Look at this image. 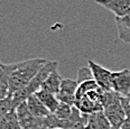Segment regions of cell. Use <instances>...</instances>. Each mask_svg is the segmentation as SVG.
Returning a JSON list of instances; mask_svg holds the SVG:
<instances>
[{
    "label": "cell",
    "instance_id": "6da1fadb",
    "mask_svg": "<svg viewBox=\"0 0 130 129\" xmlns=\"http://www.w3.org/2000/svg\"><path fill=\"white\" fill-rule=\"evenodd\" d=\"M104 90L94 80L80 83L74 107L83 115H92L103 110Z\"/></svg>",
    "mask_w": 130,
    "mask_h": 129
},
{
    "label": "cell",
    "instance_id": "7a4b0ae2",
    "mask_svg": "<svg viewBox=\"0 0 130 129\" xmlns=\"http://www.w3.org/2000/svg\"><path fill=\"white\" fill-rule=\"evenodd\" d=\"M45 58H30L17 62L9 77V95L25 89L45 65Z\"/></svg>",
    "mask_w": 130,
    "mask_h": 129
},
{
    "label": "cell",
    "instance_id": "3957f363",
    "mask_svg": "<svg viewBox=\"0 0 130 129\" xmlns=\"http://www.w3.org/2000/svg\"><path fill=\"white\" fill-rule=\"evenodd\" d=\"M57 65H58V63L56 61H47L45 63V65L39 70V72L35 75V77L31 80L30 83H29L25 89L13 93L11 95L13 108L16 109L18 106L24 103L30 95L35 94L37 91H39L40 89H42L43 83H44L45 80L48 77V75L57 69Z\"/></svg>",
    "mask_w": 130,
    "mask_h": 129
},
{
    "label": "cell",
    "instance_id": "277c9868",
    "mask_svg": "<svg viewBox=\"0 0 130 129\" xmlns=\"http://www.w3.org/2000/svg\"><path fill=\"white\" fill-rule=\"evenodd\" d=\"M103 114L109 120L115 129H120V127L126 121L127 116L124 114L122 104L120 101V95L115 91H105L103 92Z\"/></svg>",
    "mask_w": 130,
    "mask_h": 129
},
{
    "label": "cell",
    "instance_id": "5b68a950",
    "mask_svg": "<svg viewBox=\"0 0 130 129\" xmlns=\"http://www.w3.org/2000/svg\"><path fill=\"white\" fill-rule=\"evenodd\" d=\"M18 119H19L21 129H44L46 128L44 118H37L30 114L26 106V102L21 103L16 108Z\"/></svg>",
    "mask_w": 130,
    "mask_h": 129
},
{
    "label": "cell",
    "instance_id": "8992f818",
    "mask_svg": "<svg viewBox=\"0 0 130 129\" xmlns=\"http://www.w3.org/2000/svg\"><path fill=\"white\" fill-rule=\"evenodd\" d=\"M111 87L119 95L130 94V70L123 69L121 71L112 72Z\"/></svg>",
    "mask_w": 130,
    "mask_h": 129
},
{
    "label": "cell",
    "instance_id": "52a82bcc",
    "mask_svg": "<svg viewBox=\"0 0 130 129\" xmlns=\"http://www.w3.org/2000/svg\"><path fill=\"white\" fill-rule=\"evenodd\" d=\"M88 64H89V68L92 71L93 80L98 83V85L105 91H112V87H111V75H112V72L109 71L108 69L103 68L100 64L93 62L92 60H89Z\"/></svg>",
    "mask_w": 130,
    "mask_h": 129
},
{
    "label": "cell",
    "instance_id": "ba28073f",
    "mask_svg": "<svg viewBox=\"0 0 130 129\" xmlns=\"http://www.w3.org/2000/svg\"><path fill=\"white\" fill-rule=\"evenodd\" d=\"M77 88H78V83L76 80H72V79L62 80L61 88H59L58 93L56 94L59 102H63V103L74 107Z\"/></svg>",
    "mask_w": 130,
    "mask_h": 129
},
{
    "label": "cell",
    "instance_id": "9c48e42d",
    "mask_svg": "<svg viewBox=\"0 0 130 129\" xmlns=\"http://www.w3.org/2000/svg\"><path fill=\"white\" fill-rule=\"evenodd\" d=\"M98 5L111 11L116 17L130 14V0H94Z\"/></svg>",
    "mask_w": 130,
    "mask_h": 129
},
{
    "label": "cell",
    "instance_id": "30bf717a",
    "mask_svg": "<svg viewBox=\"0 0 130 129\" xmlns=\"http://www.w3.org/2000/svg\"><path fill=\"white\" fill-rule=\"evenodd\" d=\"M85 129H115L107 119L103 111L85 115Z\"/></svg>",
    "mask_w": 130,
    "mask_h": 129
},
{
    "label": "cell",
    "instance_id": "8fae6325",
    "mask_svg": "<svg viewBox=\"0 0 130 129\" xmlns=\"http://www.w3.org/2000/svg\"><path fill=\"white\" fill-rule=\"evenodd\" d=\"M16 66L12 64H1L0 68V100H4L9 96V77Z\"/></svg>",
    "mask_w": 130,
    "mask_h": 129
},
{
    "label": "cell",
    "instance_id": "7c38bea8",
    "mask_svg": "<svg viewBox=\"0 0 130 129\" xmlns=\"http://www.w3.org/2000/svg\"><path fill=\"white\" fill-rule=\"evenodd\" d=\"M25 102H26L27 108L30 111V114L34 115L35 117H37V118H42L43 119V118L48 117V116L52 114V112L42 103V101L37 98L36 94L30 95Z\"/></svg>",
    "mask_w": 130,
    "mask_h": 129
},
{
    "label": "cell",
    "instance_id": "4fadbf2b",
    "mask_svg": "<svg viewBox=\"0 0 130 129\" xmlns=\"http://www.w3.org/2000/svg\"><path fill=\"white\" fill-rule=\"evenodd\" d=\"M118 38L123 43L130 44V14L123 17H116Z\"/></svg>",
    "mask_w": 130,
    "mask_h": 129
},
{
    "label": "cell",
    "instance_id": "5bb4252c",
    "mask_svg": "<svg viewBox=\"0 0 130 129\" xmlns=\"http://www.w3.org/2000/svg\"><path fill=\"white\" fill-rule=\"evenodd\" d=\"M35 94L37 95V98L42 101V103L50 110L52 114L56 111V109L58 108L59 106V100L57 99V95L54 94V93H51L48 91H45V90H39L37 91Z\"/></svg>",
    "mask_w": 130,
    "mask_h": 129
},
{
    "label": "cell",
    "instance_id": "9a60e30c",
    "mask_svg": "<svg viewBox=\"0 0 130 129\" xmlns=\"http://www.w3.org/2000/svg\"><path fill=\"white\" fill-rule=\"evenodd\" d=\"M62 80L63 79H62V76L59 75L57 69H56L55 71H53L52 73L48 75V77L45 80V82L43 83L40 90H45L51 93H54V94H57L59 91V88H61Z\"/></svg>",
    "mask_w": 130,
    "mask_h": 129
},
{
    "label": "cell",
    "instance_id": "2e32d148",
    "mask_svg": "<svg viewBox=\"0 0 130 129\" xmlns=\"http://www.w3.org/2000/svg\"><path fill=\"white\" fill-rule=\"evenodd\" d=\"M0 129H21L16 109H12L0 121Z\"/></svg>",
    "mask_w": 130,
    "mask_h": 129
},
{
    "label": "cell",
    "instance_id": "e0dca14e",
    "mask_svg": "<svg viewBox=\"0 0 130 129\" xmlns=\"http://www.w3.org/2000/svg\"><path fill=\"white\" fill-rule=\"evenodd\" d=\"M73 108H74V107L61 102L58 108L54 112V115H55V117L57 118V119L62 120V121H69L73 115Z\"/></svg>",
    "mask_w": 130,
    "mask_h": 129
},
{
    "label": "cell",
    "instance_id": "ac0fdd59",
    "mask_svg": "<svg viewBox=\"0 0 130 129\" xmlns=\"http://www.w3.org/2000/svg\"><path fill=\"white\" fill-rule=\"evenodd\" d=\"M12 109H15V108H13V104H12L11 95L7 96L4 100H0V121H1L2 118L7 114H9Z\"/></svg>",
    "mask_w": 130,
    "mask_h": 129
},
{
    "label": "cell",
    "instance_id": "d6986e66",
    "mask_svg": "<svg viewBox=\"0 0 130 129\" xmlns=\"http://www.w3.org/2000/svg\"><path fill=\"white\" fill-rule=\"evenodd\" d=\"M89 80H93V75H92V71L90 68H80L77 71V83H83Z\"/></svg>",
    "mask_w": 130,
    "mask_h": 129
},
{
    "label": "cell",
    "instance_id": "ffe728a7",
    "mask_svg": "<svg viewBox=\"0 0 130 129\" xmlns=\"http://www.w3.org/2000/svg\"><path fill=\"white\" fill-rule=\"evenodd\" d=\"M120 101L122 104L127 118H130V94L128 95H120Z\"/></svg>",
    "mask_w": 130,
    "mask_h": 129
},
{
    "label": "cell",
    "instance_id": "44dd1931",
    "mask_svg": "<svg viewBox=\"0 0 130 129\" xmlns=\"http://www.w3.org/2000/svg\"><path fill=\"white\" fill-rule=\"evenodd\" d=\"M120 129H130V118H127L123 125L120 127Z\"/></svg>",
    "mask_w": 130,
    "mask_h": 129
},
{
    "label": "cell",
    "instance_id": "7402d4cb",
    "mask_svg": "<svg viewBox=\"0 0 130 129\" xmlns=\"http://www.w3.org/2000/svg\"><path fill=\"white\" fill-rule=\"evenodd\" d=\"M44 129H53V128H44ZM55 129H62V128H55Z\"/></svg>",
    "mask_w": 130,
    "mask_h": 129
},
{
    "label": "cell",
    "instance_id": "603a6c76",
    "mask_svg": "<svg viewBox=\"0 0 130 129\" xmlns=\"http://www.w3.org/2000/svg\"><path fill=\"white\" fill-rule=\"evenodd\" d=\"M1 64H2V63H1V62H0V68H1Z\"/></svg>",
    "mask_w": 130,
    "mask_h": 129
}]
</instances>
